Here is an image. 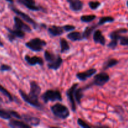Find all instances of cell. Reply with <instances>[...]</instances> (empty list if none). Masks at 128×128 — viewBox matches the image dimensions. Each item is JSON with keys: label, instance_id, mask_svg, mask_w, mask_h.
I'll return each instance as SVG.
<instances>
[{"label": "cell", "instance_id": "obj_29", "mask_svg": "<svg viewBox=\"0 0 128 128\" xmlns=\"http://www.w3.org/2000/svg\"><path fill=\"white\" fill-rule=\"evenodd\" d=\"M114 21V18L112 16H103L100 19L98 25L101 26V25L104 24L107 22H112Z\"/></svg>", "mask_w": 128, "mask_h": 128}, {"label": "cell", "instance_id": "obj_18", "mask_svg": "<svg viewBox=\"0 0 128 128\" xmlns=\"http://www.w3.org/2000/svg\"><path fill=\"white\" fill-rule=\"evenodd\" d=\"M98 26V24H93L88 26L87 27H86V28L84 29V30L82 33L84 40V39L85 40H88V39L90 38V36L93 33L94 31H95V30H96Z\"/></svg>", "mask_w": 128, "mask_h": 128}, {"label": "cell", "instance_id": "obj_20", "mask_svg": "<svg viewBox=\"0 0 128 128\" xmlns=\"http://www.w3.org/2000/svg\"><path fill=\"white\" fill-rule=\"evenodd\" d=\"M128 32V30L127 29L125 28H120L118 30H114V31H112L111 33L110 34L109 36L111 38V40H120V37L121 36V34L122 33H126Z\"/></svg>", "mask_w": 128, "mask_h": 128}, {"label": "cell", "instance_id": "obj_22", "mask_svg": "<svg viewBox=\"0 0 128 128\" xmlns=\"http://www.w3.org/2000/svg\"><path fill=\"white\" fill-rule=\"evenodd\" d=\"M67 38L72 41H81V40H84L82 33L78 32V31H73V32H70L67 34Z\"/></svg>", "mask_w": 128, "mask_h": 128}, {"label": "cell", "instance_id": "obj_1", "mask_svg": "<svg viewBox=\"0 0 128 128\" xmlns=\"http://www.w3.org/2000/svg\"><path fill=\"white\" fill-rule=\"evenodd\" d=\"M30 85V90L29 94H27L22 90H19V93L26 103L38 110H42L43 109V106L39 101V96L41 93V87L36 81H31Z\"/></svg>", "mask_w": 128, "mask_h": 128}, {"label": "cell", "instance_id": "obj_19", "mask_svg": "<svg viewBox=\"0 0 128 128\" xmlns=\"http://www.w3.org/2000/svg\"><path fill=\"white\" fill-rule=\"evenodd\" d=\"M62 61H62V58L61 57V56L60 54H58L57 59L54 61H53L52 62H51V63H48V68L50 70H52L56 71V70H59L60 68L61 67V66L62 65Z\"/></svg>", "mask_w": 128, "mask_h": 128}, {"label": "cell", "instance_id": "obj_28", "mask_svg": "<svg viewBox=\"0 0 128 128\" xmlns=\"http://www.w3.org/2000/svg\"><path fill=\"white\" fill-rule=\"evenodd\" d=\"M96 18V16L94 14H88V15H82L80 18V20L81 22L88 23L93 21Z\"/></svg>", "mask_w": 128, "mask_h": 128}, {"label": "cell", "instance_id": "obj_8", "mask_svg": "<svg viewBox=\"0 0 128 128\" xmlns=\"http://www.w3.org/2000/svg\"><path fill=\"white\" fill-rule=\"evenodd\" d=\"M6 30L8 33L7 34L8 39L11 42H12L16 38H23L25 36V32L22 30L17 29H11L8 27H6Z\"/></svg>", "mask_w": 128, "mask_h": 128}, {"label": "cell", "instance_id": "obj_23", "mask_svg": "<svg viewBox=\"0 0 128 128\" xmlns=\"http://www.w3.org/2000/svg\"><path fill=\"white\" fill-rule=\"evenodd\" d=\"M85 88H77L75 91V100L78 104H81V100L84 96V91H85Z\"/></svg>", "mask_w": 128, "mask_h": 128}, {"label": "cell", "instance_id": "obj_32", "mask_svg": "<svg viewBox=\"0 0 128 128\" xmlns=\"http://www.w3.org/2000/svg\"><path fill=\"white\" fill-rule=\"evenodd\" d=\"M118 44V40H111V41L108 44V47L110 49H112V50H114L117 47Z\"/></svg>", "mask_w": 128, "mask_h": 128}, {"label": "cell", "instance_id": "obj_12", "mask_svg": "<svg viewBox=\"0 0 128 128\" xmlns=\"http://www.w3.org/2000/svg\"><path fill=\"white\" fill-rule=\"evenodd\" d=\"M24 60L30 66H36V65L42 66L44 64V60H42V58L36 56H30L26 54L24 56Z\"/></svg>", "mask_w": 128, "mask_h": 128}, {"label": "cell", "instance_id": "obj_41", "mask_svg": "<svg viewBox=\"0 0 128 128\" xmlns=\"http://www.w3.org/2000/svg\"></svg>", "mask_w": 128, "mask_h": 128}, {"label": "cell", "instance_id": "obj_35", "mask_svg": "<svg viewBox=\"0 0 128 128\" xmlns=\"http://www.w3.org/2000/svg\"><path fill=\"white\" fill-rule=\"evenodd\" d=\"M10 111L12 118L18 119V120H22V116H21V115H20L18 112L11 110H10Z\"/></svg>", "mask_w": 128, "mask_h": 128}, {"label": "cell", "instance_id": "obj_6", "mask_svg": "<svg viewBox=\"0 0 128 128\" xmlns=\"http://www.w3.org/2000/svg\"><path fill=\"white\" fill-rule=\"evenodd\" d=\"M110 80V77L109 74L106 72H101L100 73L96 74L93 78V80L90 83V86H103L105 84L107 83Z\"/></svg>", "mask_w": 128, "mask_h": 128}, {"label": "cell", "instance_id": "obj_13", "mask_svg": "<svg viewBox=\"0 0 128 128\" xmlns=\"http://www.w3.org/2000/svg\"><path fill=\"white\" fill-rule=\"evenodd\" d=\"M21 116H22V120L31 126H38L40 125L41 122L40 118L36 116H31L28 114H22Z\"/></svg>", "mask_w": 128, "mask_h": 128}, {"label": "cell", "instance_id": "obj_38", "mask_svg": "<svg viewBox=\"0 0 128 128\" xmlns=\"http://www.w3.org/2000/svg\"><path fill=\"white\" fill-rule=\"evenodd\" d=\"M4 46V44L2 42V41H1V38H0V47H3Z\"/></svg>", "mask_w": 128, "mask_h": 128}, {"label": "cell", "instance_id": "obj_24", "mask_svg": "<svg viewBox=\"0 0 128 128\" xmlns=\"http://www.w3.org/2000/svg\"><path fill=\"white\" fill-rule=\"evenodd\" d=\"M60 52L61 53H65L70 50V46L66 39L61 38L60 40Z\"/></svg>", "mask_w": 128, "mask_h": 128}, {"label": "cell", "instance_id": "obj_21", "mask_svg": "<svg viewBox=\"0 0 128 128\" xmlns=\"http://www.w3.org/2000/svg\"><path fill=\"white\" fill-rule=\"evenodd\" d=\"M119 63L118 60L115 58H109L104 62L103 66H102V70H107L108 69L111 68L114 66H116Z\"/></svg>", "mask_w": 128, "mask_h": 128}, {"label": "cell", "instance_id": "obj_17", "mask_svg": "<svg viewBox=\"0 0 128 128\" xmlns=\"http://www.w3.org/2000/svg\"><path fill=\"white\" fill-rule=\"evenodd\" d=\"M66 1L69 3L70 8L73 11L78 12L81 11L83 8L84 4L81 0H66Z\"/></svg>", "mask_w": 128, "mask_h": 128}, {"label": "cell", "instance_id": "obj_34", "mask_svg": "<svg viewBox=\"0 0 128 128\" xmlns=\"http://www.w3.org/2000/svg\"><path fill=\"white\" fill-rule=\"evenodd\" d=\"M120 43L122 46H128V36H121L120 38Z\"/></svg>", "mask_w": 128, "mask_h": 128}, {"label": "cell", "instance_id": "obj_26", "mask_svg": "<svg viewBox=\"0 0 128 128\" xmlns=\"http://www.w3.org/2000/svg\"><path fill=\"white\" fill-rule=\"evenodd\" d=\"M0 118L4 120H10L12 118L10 110H5L0 106Z\"/></svg>", "mask_w": 128, "mask_h": 128}, {"label": "cell", "instance_id": "obj_9", "mask_svg": "<svg viewBox=\"0 0 128 128\" xmlns=\"http://www.w3.org/2000/svg\"><path fill=\"white\" fill-rule=\"evenodd\" d=\"M14 29L22 30L24 32H31L32 31L31 27L28 24L25 23L23 21L19 16H14Z\"/></svg>", "mask_w": 128, "mask_h": 128}, {"label": "cell", "instance_id": "obj_7", "mask_svg": "<svg viewBox=\"0 0 128 128\" xmlns=\"http://www.w3.org/2000/svg\"><path fill=\"white\" fill-rule=\"evenodd\" d=\"M79 86L78 83H74L66 91V96L71 104V110L75 112L76 111V102L75 100V91Z\"/></svg>", "mask_w": 128, "mask_h": 128}, {"label": "cell", "instance_id": "obj_3", "mask_svg": "<svg viewBox=\"0 0 128 128\" xmlns=\"http://www.w3.org/2000/svg\"><path fill=\"white\" fill-rule=\"evenodd\" d=\"M41 98L44 103L54 101H62V98L61 92L58 90H48L45 91L42 95Z\"/></svg>", "mask_w": 128, "mask_h": 128}, {"label": "cell", "instance_id": "obj_40", "mask_svg": "<svg viewBox=\"0 0 128 128\" xmlns=\"http://www.w3.org/2000/svg\"><path fill=\"white\" fill-rule=\"evenodd\" d=\"M127 6L128 7V1H127Z\"/></svg>", "mask_w": 128, "mask_h": 128}, {"label": "cell", "instance_id": "obj_33", "mask_svg": "<svg viewBox=\"0 0 128 128\" xmlns=\"http://www.w3.org/2000/svg\"><path fill=\"white\" fill-rule=\"evenodd\" d=\"M12 70V68L8 64H2L0 65V71L1 72H6V71H10Z\"/></svg>", "mask_w": 128, "mask_h": 128}, {"label": "cell", "instance_id": "obj_2", "mask_svg": "<svg viewBox=\"0 0 128 128\" xmlns=\"http://www.w3.org/2000/svg\"><path fill=\"white\" fill-rule=\"evenodd\" d=\"M51 111L54 116L60 120H66L70 116V112L67 106L57 102L51 107Z\"/></svg>", "mask_w": 128, "mask_h": 128}, {"label": "cell", "instance_id": "obj_5", "mask_svg": "<svg viewBox=\"0 0 128 128\" xmlns=\"http://www.w3.org/2000/svg\"><path fill=\"white\" fill-rule=\"evenodd\" d=\"M9 8H10V10L12 11H13L18 16L21 18L22 20L26 21V22L32 25L34 29H37L39 27V24H38V22H36V21H35L33 19L31 18L28 14H26L25 12H22L21 10H18L17 8H16L14 5H12V4H11L9 5Z\"/></svg>", "mask_w": 128, "mask_h": 128}, {"label": "cell", "instance_id": "obj_39", "mask_svg": "<svg viewBox=\"0 0 128 128\" xmlns=\"http://www.w3.org/2000/svg\"><path fill=\"white\" fill-rule=\"evenodd\" d=\"M2 102H3V100H2V99L0 97V103H2Z\"/></svg>", "mask_w": 128, "mask_h": 128}, {"label": "cell", "instance_id": "obj_11", "mask_svg": "<svg viewBox=\"0 0 128 128\" xmlns=\"http://www.w3.org/2000/svg\"><path fill=\"white\" fill-rule=\"evenodd\" d=\"M97 72V70L95 68H91L84 72H78L76 76L79 80L81 81H84L87 80L90 78L92 77V76L95 75Z\"/></svg>", "mask_w": 128, "mask_h": 128}, {"label": "cell", "instance_id": "obj_31", "mask_svg": "<svg viewBox=\"0 0 128 128\" xmlns=\"http://www.w3.org/2000/svg\"><path fill=\"white\" fill-rule=\"evenodd\" d=\"M77 122H78V124L81 128H90L91 127L90 124L87 123L86 122H85L84 120H82V119L81 118H79L77 120Z\"/></svg>", "mask_w": 128, "mask_h": 128}, {"label": "cell", "instance_id": "obj_36", "mask_svg": "<svg viewBox=\"0 0 128 128\" xmlns=\"http://www.w3.org/2000/svg\"><path fill=\"white\" fill-rule=\"evenodd\" d=\"M62 26H63V28L65 32H71V31H74L76 29V27L74 26L71 24H66Z\"/></svg>", "mask_w": 128, "mask_h": 128}, {"label": "cell", "instance_id": "obj_37", "mask_svg": "<svg viewBox=\"0 0 128 128\" xmlns=\"http://www.w3.org/2000/svg\"><path fill=\"white\" fill-rule=\"evenodd\" d=\"M7 2H10V4H13L14 3V0H5Z\"/></svg>", "mask_w": 128, "mask_h": 128}, {"label": "cell", "instance_id": "obj_14", "mask_svg": "<svg viewBox=\"0 0 128 128\" xmlns=\"http://www.w3.org/2000/svg\"><path fill=\"white\" fill-rule=\"evenodd\" d=\"M48 32L51 37H56L63 34L65 31L63 28V26L52 25L48 28Z\"/></svg>", "mask_w": 128, "mask_h": 128}, {"label": "cell", "instance_id": "obj_4", "mask_svg": "<svg viewBox=\"0 0 128 128\" xmlns=\"http://www.w3.org/2000/svg\"><path fill=\"white\" fill-rule=\"evenodd\" d=\"M46 41L39 38H35L30 40L25 43V46L28 49L34 52H40L43 50V48L46 46Z\"/></svg>", "mask_w": 128, "mask_h": 128}, {"label": "cell", "instance_id": "obj_27", "mask_svg": "<svg viewBox=\"0 0 128 128\" xmlns=\"http://www.w3.org/2000/svg\"><path fill=\"white\" fill-rule=\"evenodd\" d=\"M0 92H1L2 94L4 95V96L8 99L10 102H13V101H14V99L12 94H11L4 87H3V86L1 84H0Z\"/></svg>", "mask_w": 128, "mask_h": 128}, {"label": "cell", "instance_id": "obj_25", "mask_svg": "<svg viewBox=\"0 0 128 128\" xmlns=\"http://www.w3.org/2000/svg\"><path fill=\"white\" fill-rule=\"evenodd\" d=\"M58 56V54H55L48 51H45L44 53V57L48 63H51V62L54 61L57 59Z\"/></svg>", "mask_w": 128, "mask_h": 128}, {"label": "cell", "instance_id": "obj_10", "mask_svg": "<svg viewBox=\"0 0 128 128\" xmlns=\"http://www.w3.org/2000/svg\"><path fill=\"white\" fill-rule=\"evenodd\" d=\"M19 4L23 5L25 7L27 8L28 10L32 11H44V10L40 6H37L34 0H16Z\"/></svg>", "mask_w": 128, "mask_h": 128}, {"label": "cell", "instance_id": "obj_16", "mask_svg": "<svg viewBox=\"0 0 128 128\" xmlns=\"http://www.w3.org/2000/svg\"><path fill=\"white\" fill-rule=\"evenodd\" d=\"M93 40L95 43L100 44L102 46L106 44V38L102 34V31L100 30H96L93 32Z\"/></svg>", "mask_w": 128, "mask_h": 128}, {"label": "cell", "instance_id": "obj_15", "mask_svg": "<svg viewBox=\"0 0 128 128\" xmlns=\"http://www.w3.org/2000/svg\"><path fill=\"white\" fill-rule=\"evenodd\" d=\"M8 126L12 128H31V126L26 123V122L20 121V120L12 119L10 120L8 122Z\"/></svg>", "mask_w": 128, "mask_h": 128}, {"label": "cell", "instance_id": "obj_30", "mask_svg": "<svg viewBox=\"0 0 128 128\" xmlns=\"http://www.w3.org/2000/svg\"><path fill=\"white\" fill-rule=\"evenodd\" d=\"M88 5L91 10H97L101 6V2H99V1H90V2H89Z\"/></svg>", "mask_w": 128, "mask_h": 128}]
</instances>
